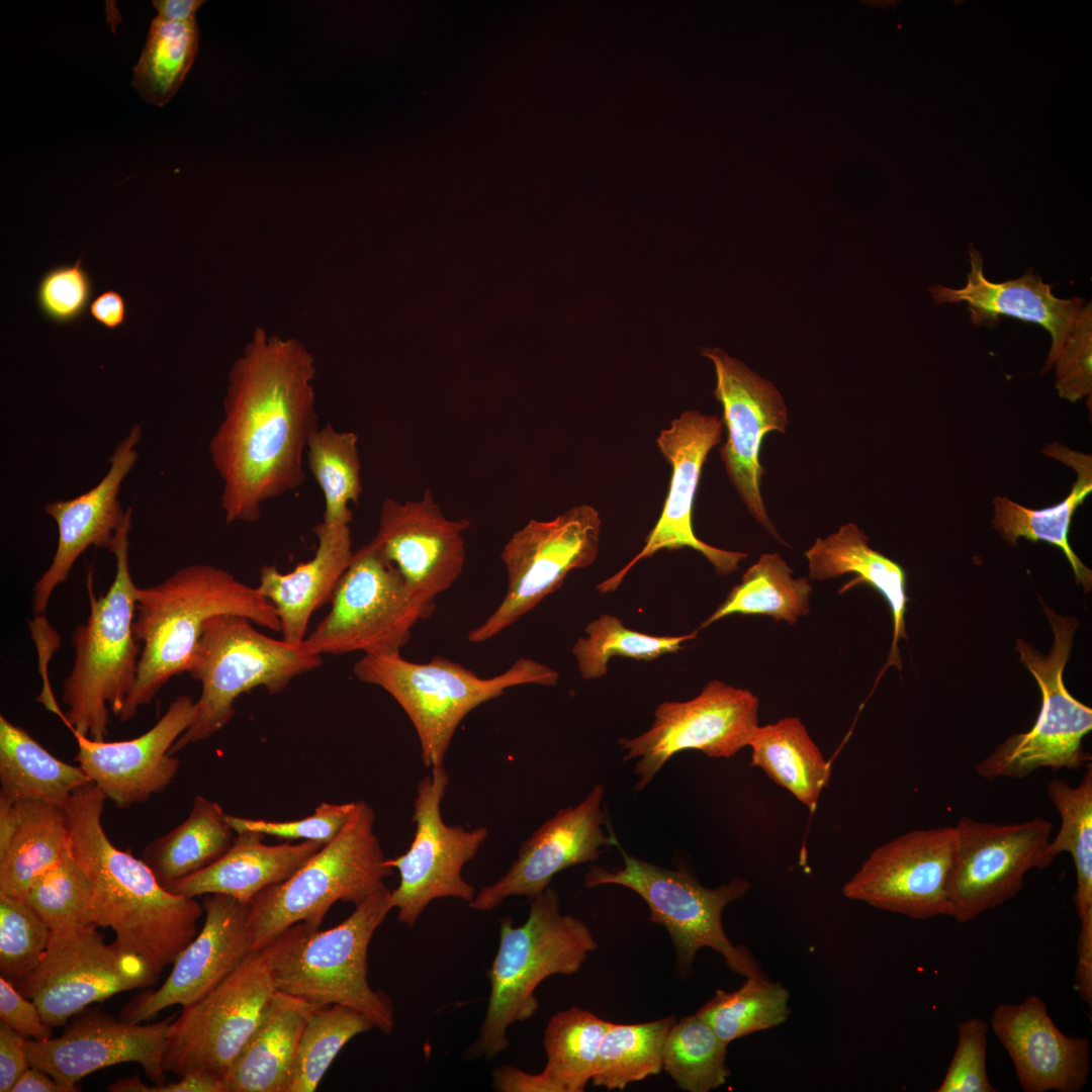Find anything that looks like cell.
<instances>
[{
	"label": "cell",
	"mask_w": 1092,
	"mask_h": 1092,
	"mask_svg": "<svg viewBox=\"0 0 1092 1092\" xmlns=\"http://www.w3.org/2000/svg\"><path fill=\"white\" fill-rule=\"evenodd\" d=\"M611 1022L572 1006L554 1014L545 1028L543 1073L558 1092H582L594 1075L599 1046Z\"/></svg>",
	"instance_id": "60d3db41"
},
{
	"label": "cell",
	"mask_w": 1092,
	"mask_h": 1092,
	"mask_svg": "<svg viewBox=\"0 0 1092 1092\" xmlns=\"http://www.w3.org/2000/svg\"><path fill=\"white\" fill-rule=\"evenodd\" d=\"M448 783L444 765L432 768L431 776L420 781L413 814L414 840L406 852L387 859L399 873V884L390 891L392 908L407 927L414 926L436 899L452 897L470 903L475 897L462 870L477 854L488 830L483 826L468 830L443 821L441 802Z\"/></svg>",
	"instance_id": "ac0fdd59"
},
{
	"label": "cell",
	"mask_w": 1092,
	"mask_h": 1092,
	"mask_svg": "<svg viewBox=\"0 0 1092 1092\" xmlns=\"http://www.w3.org/2000/svg\"><path fill=\"white\" fill-rule=\"evenodd\" d=\"M748 746L752 766L760 767L809 810L816 809L831 768L799 718L758 725Z\"/></svg>",
	"instance_id": "8d00e7d4"
},
{
	"label": "cell",
	"mask_w": 1092,
	"mask_h": 1092,
	"mask_svg": "<svg viewBox=\"0 0 1092 1092\" xmlns=\"http://www.w3.org/2000/svg\"><path fill=\"white\" fill-rule=\"evenodd\" d=\"M805 556L809 562L811 580L854 574L855 577L844 584L839 593H844L855 584L866 583L882 595L892 614L893 642L881 673L890 665L901 669L898 642L900 639H907L905 614L909 601L906 594V574L902 566L871 548L868 536L852 523L842 525L836 533L825 539L818 538L805 552Z\"/></svg>",
	"instance_id": "d6a6232c"
},
{
	"label": "cell",
	"mask_w": 1092,
	"mask_h": 1092,
	"mask_svg": "<svg viewBox=\"0 0 1092 1092\" xmlns=\"http://www.w3.org/2000/svg\"><path fill=\"white\" fill-rule=\"evenodd\" d=\"M1 1022L27 1040H43L52 1035L36 1004L25 997L15 985L0 977Z\"/></svg>",
	"instance_id": "9f6ffc18"
},
{
	"label": "cell",
	"mask_w": 1092,
	"mask_h": 1092,
	"mask_svg": "<svg viewBox=\"0 0 1092 1092\" xmlns=\"http://www.w3.org/2000/svg\"><path fill=\"white\" fill-rule=\"evenodd\" d=\"M172 1018L155 1023H131L99 1010L78 1013L63 1034L26 1040L30 1065L78 1091L77 1083L100 1069L139 1064L156 1084L166 1083L164 1055Z\"/></svg>",
	"instance_id": "7402d4cb"
},
{
	"label": "cell",
	"mask_w": 1092,
	"mask_h": 1092,
	"mask_svg": "<svg viewBox=\"0 0 1092 1092\" xmlns=\"http://www.w3.org/2000/svg\"><path fill=\"white\" fill-rule=\"evenodd\" d=\"M1043 453L1077 472V480L1070 493L1061 503L1039 510L1028 509L1006 496H995L992 525L1011 545H1015L1017 539L1023 537L1032 542L1042 541L1060 548L1068 559L1077 582L1081 583L1087 593L1092 586V571L1073 551L1068 534L1076 510L1092 492V458L1090 454L1072 451L1058 443L1046 445Z\"/></svg>",
	"instance_id": "e575fe53"
},
{
	"label": "cell",
	"mask_w": 1092,
	"mask_h": 1092,
	"mask_svg": "<svg viewBox=\"0 0 1092 1092\" xmlns=\"http://www.w3.org/2000/svg\"><path fill=\"white\" fill-rule=\"evenodd\" d=\"M204 923L173 963L165 982L155 991L136 995L119 1018L141 1023L162 1010L189 1005L210 992L254 950L248 928L249 905L223 894L203 901Z\"/></svg>",
	"instance_id": "cb8c5ba5"
},
{
	"label": "cell",
	"mask_w": 1092,
	"mask_h": 1092,
	"mask_svg": "<svg viewBox=\"0 0 1092 1092\" xmlns=\"http://www.w3.org/2000/svg\"><path fill=\"white\" fill-rule=\"evenodd\" d=\"M90 314L96 323L108 330L122 326L127 315L124 297L115 290H106L90 303Z\"/></svg>",
	"instance_id": "94428289"
},
{
	"label": "cell",
	"mask_w": 1092,
	"mask_h": 1092,
	"mask_svg": "<svg viewBox=\"0 0 1092 1092\" xmlns=\"http://www.w3.org/2000/svg\"><path fill=\"white\" fill-rule=\"evenodd\" d=\"M25 1039L1 1022L0 1024V1092H11L21 1075L31 1066Z\"/></svg>",
	"instance_id": "680465c9"
},
{
	"label": "cell",
	"mask_w": 1092,
	"mask_h": 1092,
	"mask_svg": "<svg viewBox=\"0 0 1092 1092\" xmlns=\"http://www.w3.org/2000/svg\"><path fill=\"white\" fill-rule=\"evenodd\" d=\"M759 702L750 691L710 680L686 702H663L650 728L634 738H621L623 760L639 758L634 774L643 790L674 754L696 749L709 757H730L748 746L758 727Z\"/></svg>",
	"instance_id": "e0dca14e"
},
{
	"label": "cell",
	"mask_w": 1092,
	"mask_h": 1092,
	"mask_svg": "<svg viewBox=\"0 0 1092 1092\" xmlns=\"http://www.w3.org/2000/svg\"><path fill=\"white\" fill-rule=\"evenodd\" d=\"M696 1014L729 1044L784 1023L790 1014L789 991L763 975L750 976L737 990H717Z\"/></svg>",
	"instance_id": "ee69618b"
},
{
	"label": "cell",
	"mask_w": 1092,
	"mask_h": 1092,
	"mask_svg": "<svg viewBox=\"0 0 1092 1092\" xmlns=\"http://www.w3.org/2000/svg\"><path fill=\"white\" fill-rule=\"evenodd\" d=\"M601 517L589 505L573 507L551 521L530 520L500 553L508 576L498 607L467 639L489 640L559 589L568 573L589 566L600 551Z\"/></svg>",
	"instance_id": "5bb4252c"
},
{
	"label": "cell",
	"mask_w": 1092,
	"mask_h": 1092,
	"mask_svg": "<svg viewBox=\"0 0 1092 1092\" xmlns=\"http://www.w3.org/2000/svg\"><path fill=\"white\" fill-rule=\"evenodd\" d=\"M89 783L80 765L60 760L22 727L0 716V799L42 800L66 807Z\"/></svg>",
	"instance_id": "d590c367"
},
{
	"label": "cell",
	"mask_w": 1092,
	"mask_h": 1092,
	"mask_svg": "<svg viewBox=\"0 0 1092 1092\" xmlns=\"http://www.w3.org/2000/svg\"><path fill=\"white\" fill-rule=\"evenodd\" d=\"M1092 305L1085 303L1073 320L1051 367L1062 398L1075 402L1092 395Z\"/></svg>",
	"instance_id": "816d5d0a"
},
{
	"label": "cell",
	"mask_w": 1092,
	"mask_h": 1092,
	"mask_svg": "<svg viewBox=\"0 0 1092 1092\" xmlns=\"http://www.w3.org/2000/svg\"><path fill=\"white\" fill-rule=\"evenodd\" d=\"M469 525L465 519H447L427 489L420 500L401 504L385 498L371 542L397 568L413 594L432 603L462 573L463 533Z\"/></svg>",
	"instance_id": "d4e9b609"
},
{
	"label": "cell",
	"mask_w": 1092,
	"mask_h": 1092,
	"mask_svg": "<svg viewBox=\"0 0 1092 1092\" xmlns=\"http://www.w3.org/2000/svg\"><path fill=\"white\" fill-rule=\"evenodd\" d=\"M322 655L305 645L271 638L239 615H217L204 624L187 672L201 684L193 723L170 749L204 741L221 730L235 714L236 699L255 688L282 692L296 676L322 665Z\"/></svg>",
	"instance_id": "9c48e42d"
},
{
	"label": "cell",
	"mask_w": 1092,
	"mask_h": 1092,
	"mask_svg": "<svg viewBox=\"0 0 1092 1092\" xmlns=\"http://www.w3.org/2000/svg\"><path fill=\"white\" fill-rule=\"evenodd\" d=\"M363 682L387 692L413 723L427 767L444 765L454 733L462 720L481 704L509 688L537 684L555 686L559 674L548 665L522 657L500 674L479 677L446 657L418 663L399 654H364L353 666Z\"/></svg>",
	"instance_id": "52a82bcc"
},
{
	"label": "cell",
	"mask_w": 1092,
	"mask_h": 1092,
	"mask_svg": "<svg viewBox=\"0 0 1092 1092\" xmlns=\"http://www.w3.org/2000/svg\"><path fill=\"white\" fill-rule=\"evenodd\" d=\"M195 21L152 20L145 48L133 68L131 86L146 101L164 106L175 95L198 51Z\"/></svg>",
	"instance_id": "b9f144b4"
},
{
	"label": "cell",
	"mask_w": 1092,
	"mask_h": 1092,
	"mask_svg": "<svg viewBox=\"0 0 1092 1092\" xmlns=\"http://www.w3.org/2000/svg\"><path fill=\"white\" fill-rule=\"evenodd\" d=\"M305 456L324 494L323 521L350 524L353 513L349 503H357L362 493L358 436L354 432L338 431L327 423L310 436Z\"/></svg>",
	"instance_id": "f6af8a7d"
},
{
	"label": "cell",
	"mask_w": 1092,
	"mask_h": 1092,
	"mask_svg": "<svg viewBox=\"0 0 1092 1092\" xmlns=\"http://www.w3.org/2000/svg\"><path fill=\"white\" fill-rule=\"evenodd\" d=\"M727 1043L697 1014L670 1026L662 1050V1069L677 1087L708 1092L727 1081Z\"/></svg>",
	"instance_id": "bcb514c9"
},
{
	"label": "cell",
	"mask_w": 1092,
	"mask_h": 1092,
	"mask_svg": "<svg viewBox=\"0 0 1092 1092\" xmlns=\"http://www.w3.org/2000/svg\"><path fill=\"white\" fill-rule=\"evenodd\" d=\"M375 814L365 801L355 808L340 833L284 882L259 893L249 904L248 928L253 950L268 945L289 926L303 922L320 928L338 901L355 906L385 888L393 868L374 832Z\"/></svg>",
	"instance_id": "ba28073f"
},
{
	"label": "cell",
	"mask_w": 1092,
	"mask_h": 1092,
	"mask_svg": "<svg viewBox=\"0 0 1092 1092\" xmlns=\"http://www.w3.org/2000/svg\"><path fill=\"white\" fill-rule=\"evenodd\" d=\"M971 271L962 288L935 284L928 288L937 304L966 302L974 325L997 324L1001 316L1034 323L1046 330L1052 345L1042 372L1049 371L1073 320L1084 306V299H1063L1055 296L1052 285L1044 283L1032 270L1017 279L995 283L983 270V257L972 245L969 249Z\"/></svg>",
	"instance_id": "f1b7e54d"
},
{
	"label": "cell",
	"mask_w": 1092,
	"mask_h": 1092,
	"mask_svg": "<svg viewBox=\"0 0 1092 1092\" xmlns=\"http://www.w3.org/2000/svg\"><path fill=\"white\" fill-rule=\"evenodd\" d=\"M158 17L167 21H195L196 11L205 3L202 0H154Z\"/></svg>",
	"instance_id": "be15d7a7"
},
{
	"label": "cell",
	"mask_w": 1092,
	"mask_h": 1092,
	"mask_svg": "<svg viewBox=\"0 0 1092 1092\" xmlns=\"http://www.w3.org/2000/svg\"><path fill=\"white\" fill-rule=\"evenodd\" d=\"M812 585L807 577L793 578V569L779 553L760 556L732 587L701 628L732 615H761L795 624L810 612Z\"/></svg>",
	"instance_id": "ab89813d"
},
{
	"label": "cell",
	"mask_w": 1092,
	"mask_h": 1092,
	"mask_svg": "<svg viewBox=\"0 0 1092 1092\" xmlns=\"http://www.w3.org/2000/svg\"><path fill=\"white\" fill-rule=\"evenodd\" d=\"M196 711V702L181 695L152 728L135 738L107 742L74 733L75 760L117 808L146 803L177 775L180 759L170 749L193 723Z\"/></svg>",
	"instance_id": "484cf974"
},
{
	"label": "cell",
	"mask_w": 1092,
	"mask_h": 1092,
	"mask_svg": "<svg viewBox=\"0 0 1092 1092\" xmlns=\"http://www.w3.org/2000/svg\"><path fill=\"white\" fill-rule=\"evenodd\" d=\"M355 808V802L345 804H320L314 813L291 821H267L226 815L230 826L237 833L257 831L281 839H304L331 842L343 829Z\"/></svg>",
	"instance_id": "11a10c76"
},
{
	"label": "cell",
	"mask_w": 1092,
	"mask_h": 1092,
	"mask_svg": "<svg viewBox=\"0 0 1092 1092\" xmlns=\"http://www.w3.org/2000/svg\"><path fill=\"white\" fill-rule=\"evenodd\" d=\"M723 426V421L716 415L687 411L671 421L668 429L661 430L656 443L672 467L661 514L641 551L621 570L600 582L597 585L600 593L616 590L633 566L663 549L692 548L704 555L719 575L733 573L747 557L744 552L711 546L700 540L693 530V505L702 467L710 450L721 442Z\"/></svg>",
	"instance_id": "ffe728a7"
},
{
	"label": "cell",
	"mask_w": 1092,
	"mask_h": 1092,
	"mask_svg": "<svg viewBox=\"0 0 1092 1092\" xmlns=\"http://www.w3.org/2000/svg\"><path fill=\"white\" fill-rule=\"evenodd\" d=\"M105 800L93 783L74 793L65 807L69 848L91 883L96 925L111 928L113 943L159 977L197 934L203 907L167 890L144 859L114 846L102 825Z\"/></svg>",
	"instance_id": "7a4b0ae2"
},
{
	"label": "cell",
	"mask_w": 1092,
	"mask_h": 1092,
	"mask_svg": "<svg viewBox=\"0 0 1092 1092\" xmlns=\"http://www.w3.org/2000/svg\"><path fill=\"white\" fill-rule=\"evenodd\" d=\"M603 797L604 788L597 785L578 805L560 809L546 820L522 842L509 871L494 883L482 887L469 906L475 911L487 912L509 897L533 899L549 887L559 872L596 860L606 846L614 845L617 838L611 826L609 835L604 831L607 822L602 809Z\"/></svg>",
	"instance_id": "603a6c76"
},
{
	"label": "cell",
	"mask_w": 1092,
	"mask_h": 1092,
	"mask_svg": "<svg viewBox=\"0 0 1092 1092\" xmlns=\"http://www.w3.org/2000/svg\"><path fill=\"white\" fill-rule=\"evenodd\" d=\"M624 867H590L584 878L588 888L619 885L638 894L648 905L650 920L666 928L676 953V968L689 975L697 952L710 947L739 976L762 975L755 959L728 938L722 923L726 905L743 897L750 884L733 878L715 889L701 885L687 870L661 868L628 854L618 839Z\"/></svg>",
	"instance_id": "30bf717a"
},
{
	"label": "cell",
	"mask_w": 1092,
	"mask_h": 1092,
	"mask_svg": "<svg viewBox=\"0 0 1092 1092\" xmlns=\"http://www.w3.org/2000/svg\"><path fill=\"white\" fill-rule=\"evenodd\" d=\"M1040 603L1054 633L1051 651L1039 653L1021 639L1015 645L1021 663L1041 692L1040 710L1031 729L1008 737L975 764L976 772L987 781L1023 779L1041 767L1057 771L1091 763L1083 739L1092 730V709L1075 699L1063 679L1078 621L1072 616L1062 617Z\"/></svg>",
	"instance_id": "8fae6325"
},
{
	"label": "cell",
	"mask_w": 1092,
	"mask_h": 1092,
	"mask_svg": "<svg viewBox=\"0 0 1092 1092\" xmlns=\"http://www.w3.org/2000/svg\"><path fill=\"white\" fill-rule=\"evenodd\" d=\"M93 293V283L79 258L74 264L49 270L37 287L38 307L46 317L57 324L79 320Z\"/></svg>",
	"instance_id": "db71d44e"
},
{
	"label": "cell",
	"mask_w": 1092,
	"mask_h": 1092,
	"mask_svg": "<svg viewBox=\"0 0 1092 1092\" xmlns=\"http://www.w3.org/2000/svg\"><path fill=\"white\" fill-rule=\"evenodd\" d=\"M116 1089L119 1092H228L226 1083L206 1073H190L176 1082L149 1086L138 1076L118 1079Z\"/></svg>",
	"instance_id": "6f0895ef"
},
{
	"label": "cell",
	"mask_w": 1092,
	"mask_h": 1092,
	"mask_svg": "<svg viewBox=\"0 0 1092 1092\" xmlns=\"http://www.w3.org/2000/svg\"><path fill=\"white\" fill-rule=\"evenodd\" d=\"M989 1025L971 1017L957 1025V1046L945 1075L935 1092H997L987 1075Z\"/></svg>",
	"instance_id": "f5cc1de1"
},
{
	"label": "cell",
	"mask_w": 1092,
	"mask_h": 1092,
	"mask_svg": "<svg viewBox=\"0 0 1092 1092\" xmlns=\"http://www.w3.org/2000/svg\"><path fill=\"white\" fill-rule=\"evenodd\" d=\"M954 827L957 847L947 892L948 916L957 922L974 920L1013 899L1029 871L1051 864L1046 848L1053 824L1048 819L995 824L966 816Z\"/></svg>",
	"instance_id": "2e32d148"
},
{
	"label": "cell",
	"mask_w": 1092,
	"mask_h": 1092,
	"mask_svg": "<svg viewBox=\"0 0 1092 1092\" xmlns=\"http://www.w3.org/2000/svg\"><path fill=\"white\" fill-rule=\"evenodd\" d=\"M97 927L52 931L39 963L17 985L51 1027L66 1024L93 1003L157 981L144 960L107 944Z\"/></svg>",
	"instance_id": "9a60e30c"
},
{
	"label": "cell",
	"mask_w": 1092,
	"mask_h": 1092,
	"mask_svg": "<svg viewBox=\"0 0 1092 1092\" xmlns=\"http://www.w3.org/2000/svg\"><path fill=\"white\" fill-rule=\"evenodd\" d=\"M312 355L257 329L230 371L223 419L209 441L222 480L225 523H254L265 502L305 481L304 454L320 427Z\"/></svg>",
	"instance_id": "6da1fadb"
},
{
	"label": "cell",
	"mask_w": 1092,
	"mask_h": 1092,
	"mask_svg": "<svg viewBox=\"0 0 1092 1092\" xmlns=\"http://www.w3.org/2000/svg\"><path fill=\"white\" fill-rule=\"evenodd\" d=\"M716 372L714 395L723 407L728 438L720 455L729 479L751 516L777 539L761 496L764 468L759 461L762 441L769 432L786 433L788 411L777 387L723 350L704 349Z\"/></svg>",
	"instance_id": "44dd1931"
},
{
	"label": "cell",
	"mask_w": 1092,
	"mask_h": 1092,
	"mask_svg": "<svg viewBox=\"0 0 1092 1092\" xmlns=\"http://www.w3.org/2000/svg\"><path fill=\"white\" fill-rule=\"evenodd\" d=\"M586 637L579 638L572 652L580 675L585 680L605 676L614 656L653 660L676 653L681 644L697 637V631L678 636H653L627 628L613 615L603 614L585 627Z\"/></svg>",
	"instance_id": "c3c4849f"
},
{
	"label": "cell",
	"mask_w": 1092,
	"mask_h": 1092,
	"mask_svg": "<svg viewBox=\"0 0 1092 1092\" xmlns=\"http://www.w3.org/2000/svg\"><path fill=\"white\" fill-rule=\"evenodd\" d=\"M316 1008L275 990L225 1077L228 1092H286L302 1030Z\"/></svg>",
	"instance_id": "836d02e7"
},
{
	"label": "cell",
	"mask_w": 1092,
	"mask_h": 1092,
	"mask_svg": "<svg viewBox=\"0 0 1092 1092\" xmlns=\"http://www.w3.org/2000/svg\"><path fill=\"white\" fill-rule=\"evenodd\" d=\"M143 428L133 425L109 457V469L90 490L71 499H57L44 507L58 527V545L50 567L33 587L34 613L46 612L54 589L65 582L79 556L90 546L110 549L127 511L118 499L120 487L138 461L136 446Z\"/></svg>",
	"instance_id": "4316f807"
},
{
	"label": "cell",
	"mask_w": 1092,
	"mask_h": 1092,
	"mask_svg": "<svg viewBox=\"0 0 1092 1092\" xmlns=\"http://www.w3.org/2000/svg\"><path fill=\"white\" fill-rule=\"evenodd\" d=\"M51 932L23 899L0 894V977L17 987L39 963Z\"/></svg>",
	"instance_id": "f907efd6"
},
{
	"label": "cell",
	"mask_w": 1092,
	"mask_h": 1092,
	"mask_svg": "<svg viewBox=\"0 0 1092 1092\" xmlns=\"http://www.w3.org/2000/svg\"><path fill=\"white\" fill-rule=\"evenodd\" d=\"M274 991L265 951H253L205 996L183 1006L170 1022L165 1071L179 1078L206 1073L225 1081Z\"/></svg>",
	"instance_id": "4fadbf2b"
},
{
	"label": "cell",
	"mask_w": 1092,
	"mask_h": 1092,
	"mask_svg": "<svg viewBox=\"0 0 1092 1092\" xmlns=\"http://www.w3.org/2000/svg\"><path fill=\"white\" fill-rule=\"evenodd\" d=\"M331 603L328 615L303 641L322 656L399 654L414 626L436 609L434 602L413 594L371 541L354 552Z\"/></svg>",
	"instance_id": "7c38bea8"
},
{
	"label": "cell",
	"mask_w": 1092,
	"mask_h": 1092,
	"mask_svg": "<svg viewBox=\"0 0 1092 1092\" xmlns=\"http://www.w3.org/2000/svg\"><path fill=\"white\" fill-rule=\"evenodd\" d=\"M1046 792L1061 817L1059 832L1050 840L1046 856L1052 863L1063 851L1072 855L1080 926L1077 948L1089 950L1092 948V764L1086 765L1079 785L1072 787L1062 779H1054Z\"/></svg>",
	"instance_id": "f35d334b"
},
{
	"label": "cell",
	"mask_w": 1092,
	"mask_h": 1092,
	"mask_svg": "<svg viewBox=\"0 0 1092 1092\" xmlns=\"http://www.w3.org/2000/svg\"><path fill=\"white\" fill-rule=\"evenodd\" d=\"M392 909L385 887L360 904L340 924L327 929L295 923L262 949L275 990L317 1007L334 1004L355 1008L375 1027L389 1033L393 1005L368 982V947L374 932Z\"/></svg>",
	"instance_id": "277c9868"
},
{
	"label": "cell",
	"mask_w": 1092,
	"mask_h": 1092,
	"mask_svg": "<svg viewBox=\"0 0 1092 1092\" xmlns=\"http://www.w3.org/2000/svg\"><path fill=\"white\" fill-rule=\"evenodd\" d=\"M675 1017L633 1023L611 1022L601 1040L592 1083L608 1090H624L630 1083L662 1070V1050Z\"/></svg>",
	"instance_id": "7bdbcfd3"
},
{
	"label": "cell",
	"mask_w": 1092,
	"mask_h": 1092,
	"mask_svg": "<svg viewBox=\"0 0 1092 1092\" xmlns=\"http://www.w3.org/2000/svg\"><path fill=\"white\" fill-rule=\"evenodd\" d=\"M313 532L317 547L311 559L287 573L263 565L256 586L274 607L282 639L291 644L304 641L311 615L332 601L354 555L349 523L322 521Z\"/></svg>",
	"instance_id": "f546056e"
},
{
	"label": "cell",
	"mask_w": 1092,
	"mask_h": 1092,
	"mask_svg": "<svg viewBox=\"0 0 1092 1092\" xmlns=\"http://www.w3.org/2000/svg\"><path fill=\"white\" fill-rule=\"evenodd\" d=\"M265 836L257 831L237 833L220 858L166 889L192 898L223 894L249 905L264 889L289 879L325 845L310 840L267 845Z\"/></svg>",
	"instance_id": "4dcf8cb0"
},
{
	"label": "cell",
	"mask_w": 1092,
	"mask_h": 1092,
	"mask_svg": "<svg viewBox=\"0 0 1092 1092\" xmlns=\"http://www.w3.org/2000/svg\"><path fill=\"white\" fill-rule=\"evenodd\" d=\"M954 826L916 829L878 846L847 881L843 895L912 919L948 916Z\"/></svg>",
	"instance_id": "d6986e66"
},
{
	"label": "cell",
	"mask_w": 1092,
	"mask_h": 1092,
	"mask_svg": "<svg viewBox=\"0 0 1092 1092\" xmlns=\"http://www.w3.org/2000/svg\"><path fill=\"white\" fill-rule=\"evenodd\" d=\"M23 900L52 931L96 924L91 883L70 848L33 881Z\"/></svg>",
	"instance_id": "681fc988"
},
{
	"label": "cell",
	"mask_w": 1092,
	"mask_h": 1092,
	"mask_svg": "<svg viewBox=\"0 0 1092 1092\" xmlns=\"http://www.w3.org/2000/svg\"><path fill=\"white\" fill-rule=\"evenodd\" d=\"M11 1092H76L47 1072L30 1066L17 1080Z\"/></svg>",
	"instance_id": "6125c7cd"
},
{
	"label": "cell",
	"mask_w": 1092,
	"mask_h": 1092,
	"mask_svg": "<svg viewBox=\"0 0 1092 1092\" xmlns=\"http://www.w3.org/2000/svg\"><path fill=\"white\" fill-rule=\"evenodd\" d=\"M226 815L216 802L196 796L181 824L145 846L143 859L165 888L210 866L229 850L236 832Z\"/></svg>",
	"instance_id": "74e56055"
},
{
	"label": "cell",
	"mask_w": 1092,
	"mask_h": 1092,
	"mask_svg": "<svg viewBox=\"0 0 1092 1092\" xmlns=\"http://www.w3.org/2000/svg\"><path fill=\"white\" fill-rule=\"evenodd\" d=\"M597 947L583 921L560 912L559 895L550 887L530 899L529 916L522 925L514 926L511 917H504L497 952L487 972V1008L467 1056L492 1060L507 1050L509 1027L536 1014L535 991L542 981L577 973Z\"/></svg>",
	"instance_id": "5b68a950"
},
{
	"label": "cell",
	"mask_w": 1092,
	"mask_h": 1092,
	"mask_svg": "<svg viewBox=\"0 0 1092 1092\" xmlns=\"http://www.w3.org/2000/svg\"><path fill=\"white\" fill-rule=\"evenodd\" d=\"M224 614L280 632L274 607L256 587L210 564L187 565L160 583L138 587L133 633L143 647L121 722L133 718L171 677L187 672L204 624Z\"/></svg>",
	"instance_id": "3957f363"
},
{
	"label": "cell",
	"mask_w": 1092,
	"mask_h": 1092,
	"mask_svg": "<svg viewBox=\"0 0 1092 1092\" xmlns=\"http://www.w3.org/2000/svg\"><path fill=\"white\" fill-rule=\"evenodd\" d=\"M375 1028L359 1010L340 1004L316 1008L308 1017L297 1046L286 1092H313L345 1044Z\"/></svg>",
	"instance_id": "7dc6e473"
},
{
	"label": "cell",
	"mask_w": 1092,
	"mask_h": 1092,
	"mask_svg": "<svg viewBox=\"0 0 1092 1092\" xmlns=\"http://www.w3.org/2000/svg\"><path fill=\"white\" fill-rule=\"evenodd\" d=\"M492 1085L500 1092H558L543 1071L531 1074L511 1065H503L492 1071Z\"/></svg>",
	"instance_id": "91938a15"
},
{
	"label": "cell",
	"mask_w": 1092,
	"mask_h": 1092,
	"mask_svg": "<svg viewBox=\"0 0 1092 1092\" xmlns=\"http://www.w3.org/2000/svg\"><path fill=\"white\" fill-rule=\"evenodd\" d=\"M69 849L66 808L0 799V894L23 899L33 881Z\"/></svg>",
	"instance_id": "1f68e13d"
},
{
	"label": "cell",
	"mask_w": 1092,
	"mask_h": 1092,
	"mask_svg": "<svg viewBox=\"0 0 1092 1092\" xmlns=\"http://www.w3.org/2000/svg\"><path fill=\"white\" fill-rule=\"evenodd\" d=\"M132 509L109 549L115 556L114 579L104 596L90 592V614L72 635L75 659L63 681L64 722L73 734L102 741L108 735L109 710L119 716L136 678L141 649L133 633L136 590L129 564Z\"/></svg>",
	"instance_id": "8992f818"
},
{
	"label": "cell",
	"mask_w": 1092,
	"mask_h": 1092,
	"mask_svg": "<svg viewBox=\"0 0 1092 1092\" xmlns=\"http://www.w3.org/2000/svg\"><path fill=\"white\" fill-rule=\"evenodd\" d=\"M991 1028L1009 1055L1023 1091L1079 1092L1087 1086L1089 1039L1062 1032L1039 996L999 1004Z\"/></svg>",
	"instance_id": "83f0119b"
}]
</instances>
